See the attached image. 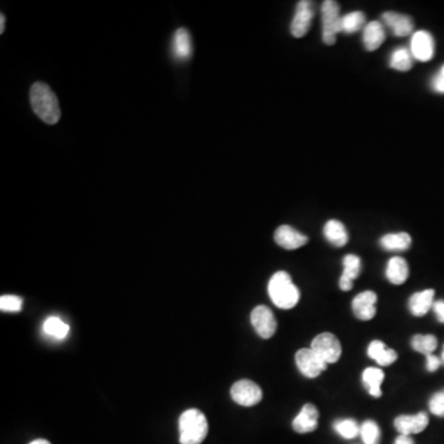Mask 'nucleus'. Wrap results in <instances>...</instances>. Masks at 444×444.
I'll return each mask as SVG.
<instances>
[{"label":"nucleus","instance_id":"7ed1b4c3","mask_svg":"<svg viewBox=\"0 0 444 444\" xmlns=\"http://www.w3.org/2000/svg\"><path fill=\"white\" fill-rule=\"evenodd\" d=\"M209 432L208 419L201 411L187 410L179 419L180 444H201Z\"/></svg>","mask_w":444,"mask_h":444},{"label":"nucleus","instance_id":"6ab92c4d","mask_svg":"<svg viewBox=\"0 0 444 444\" xmlns=\"http://www.w3.org/2000/svg\"><path fill=\"white\" fill-rule=\"evenodd\" d=\"M386 278L391 284L401 285L409 278V266L403 257H393L388 262Z\"/></svg>","mask_w":444,"mask_h":444},{"label":"nucleus","instance_id":"f704fd0d","mask_svg":"<svg viewBox=\"0 0 444 444\" xmlns=\"http://www.w3.org/2000/svg\"><path fill=\"white\" fill-rule=\"evenodd\" d=\"M433 310L436 316L438 318L439 322H443L444 323V302L443 300H439L433 304Z\"/></svg>","mask_w":444,"mask_h":444},{"label":"nucleus","instance_id":"20e7f679","mask_svg":"<svg viewBox=\"0 0 444 444\" xmlns=\"http://www.w3.org/2000/svg\"><path fill=\"white\" fill-rule=\"evenodd\" d=\"M322 14V39L323 42L332 46L336 43L337 35L342 32L341 21L342 16L339 14V6L335 0H326L321 6Z\"/></svg>","mask_w":444,"mask_h":444},{"label":"nucleus","instance_id":"0eeeda50","mask_svg":"<svg viewBox=\"0 0 444 444\" xmlns=\"http://www.w3.org/2000/svg\"><path fill=\"white\" fill-rule=\"evenodd\" d=\"M295 361L300 373L307 378H317L323 370H326L327 363L323 362L311 348L299 349L296 352Z\"/></svg>","mask_w":444,"mask_h":444},{"label":"nucleus","instance_id":"dca6fc26","mask_svg":"<svg viewBox=\"0 0 444 444\" xmlns=\"http://www.w3.org/2000/svg\"><path fill=\"white\" fill-rule=\"evenodd\" d=\"M385 29L382 22L372 21L363 29V43L367 51H375L385 41Z\"/></svg>","mask_w":444,"mask_h":444},{"label":"nucleus","instance_id":"a878e982","mask_svg":"<svg viewBox=\"0 0 444 444\" xmlns=\"http://www.w3.org/2000/svg\"><path fill=\"white\" fill-rule=\"evenodd\" d=\"M43 331L48 336H52L57 339H63L67 337L69 332V326L58 317H48L43 323Z\"/></svg>","mask_w":444,"mask_h":444},{"label":"nucleus","instance_id":"412c9836","mask_svg":"<svg viewBox=\"0 0 444 444\" xmlns=\"http://www.w3.org/2000/svg\"><path fill=\"white\" fill-rule=\"evenodd\" d=\"M323 235L331 245L343 247L347 245L348 232L341 221L330 220L323 227Z\"/></svg>","mask_w":444,"mask_h":444},{"label":"nucleus","instance_id":"cd10ccee","mask_svg":"<svg viewBox=\"0 0 444 444\" xmlns=\"http://www.w3.org/2000/svg\"><path fill=\"white\" fill-rule=\"evenodd\" d=\"M333 427L343 438L353 439L356 438L358 434H361V427L358 426L356 419H339L337 422H335Z\"/></svg>","mask_w":444,"mask_h":444},{"label":"nucleus","instance_id":"58836bf2","mask_svg":"<svg viewBox=\"0 0 444 444\" xmlns=\"http://www.w3.org/2000/svg\"><path fill=\"white\" fill-rule=\"evenodd\" d=\"M30 444H51L46 439H36V440H32Z\"/></svg>","mask_w":444,"mask_h":444},{"label":"nucleus","instance_id":"aec40b11","mask_svg":"<svg viewBox=\"0 0 444 444\" xmlns=\"http://www.w3.org/2000/svg\"><path fill=\"white\" fill-rule=\"evenodd\" d=\"M368 356L374 359L382 367H388L398 359V353L388 349L382 341H373L368 347Z\"/></svg>","mask_w":444,"mask_h":444},{"label":"nucleus","instance_id":"4468645a","mask_svg":"<svg viewBox=\"0 0 444 444\" xmlns=\"http://www.w3.org/2000/svg\"><path fill=\"white\" fill-rule=\"evenodd\" d=\"M384 25L388 26L390 30L393 31V35L398 37L411 35L414 32V21L408 15L393 13V11H386L382 15Z\"/></svg>","mask_w":444,"mask_h":444},{"label":"nucleus","instance_id":"f3484780","mask_svg":"<svg viewBox=\"0 0 444 444\" xmlns=\"http://www.w3.org/2000/svg\"><path fill=\"white\" fill-rule=\"evenodd\" d=\"M433 289H427V290L415 292L414 295L410 297V311L414 316H424L433 307Z\"/></svg>","mask_w":444,"mask_h":444},{"label":"nucleus","instance_id":"393cba45","mask_svg":"<svg viewBox=\"0 0 444 444\" xmlns=\"http://www.w3.org/2000/svg\"><path fill=\"white\" fill-rule=\"evenodd\" d=\"M341 27H342L343 34H347V35L358 32L365 27V15L363 14L362 11L348 13L346 15L342 16Z\"/></svg>","mask_w":444,"mask_h":444},{"label":"nucleus","instance_id":"9b49d317","mask_svg":"<svg viewBox=\"0 0 444 444\" xmlns=\"http://www.w3.org/2000/svg\"><path fill=\"white\" fill-rule=\"evenodd\" d=\"M377 300H378V296L374 291L370 290L363 291L353 299V312L358 320L369 321L375 316Z\"/></svg>","mask_w":444,"mask_h":444},{"label":"nucleus","instance_id":"39448f33","mask_svg":"<svg viewBox=\"0 0 444 444\" xmlns=\"http://www.w3.org/2000/svg\"><path fill=\"white\" fill-rule=\"evenodd\" d=\"M311 349L327 364L338 362L342 354V346L338 338L330 332H323L314 338Z\"/></svg>","mask_w":444,"mask_h":444},{"label":"nucleus","instance_id":"1a4fd4ad","mask_svg":"<svg viewBox=\"0 0 444 444\" xmlns=\"http://www.w3.org/2000/svg\"><path fill=\"white\" fill-rule=\"evenodd\" d=\"M250 322L255 332L264 339L273 337L276 331V320L269 307H257L250 314Z\"/></svg>","mask_w":444,"mask_h":444},{"label":"nucleus","instance_id":"ea45409f","mask_svg":"<svg viewBox=\"0 0 444 444\" xmlns=\"http://www.w3.org/2000/svg\"><path fill=\"white\" fill-rule=\"evenodd\" d=\"M442 364H444V348H443V353H442Z\"/></svg>","mask_w":444,"mask_h":444},{"label":"nucleus","instance_id":"2eb2a0df","mask_svg":"<svg viewBox=\"0 0 444 444\" xmlns=\"http://www.w3.org/2000/svg\"><path fill=\"white\" fill-rule=\"evenodd\" d=\"M318 424V411L312 403H307L292 421V429L297 433L314 432Z\"/></svg>","mask_w":444,"mask_h":444},{"label":"nucleus","instance_id":"72a5a7b5","mask_svg":"<svg viewBox=\"0 0 444 444\" xmlns=\"http://www.w3.org/2000/svg\"><path fill=\"white\" fill-rule=\"evenodd\" d=\"M426 361H427V362H426V367H427V370L431 372V373L436 372V370L442 365V359H439L438 357H436L433 354L426 356Z\"/></svg>","mask_w":444,"mask_h":444},{"label":"nucleus","instance_id":"473e14b6","mask_svg":"<svg viewBox=\"0 0 444 444\" xmlns=\"http://www.w3.org/2000/svg\"><path fill=\"white\" fill-rule=\"evenodd\" d=\"M431 88L438 94H444V65L439 68V71L432 78Z\"/></svg>","mask_w":444,"mask_h":444},{"label":"nucleus","instance_id":"f257e3e1","mask_svg":"<svg viewBox=\"0 0 444 444\" xmlns=\"http://www.w3.org/2000/svg\"><path fill=\"white\" fill-rule=\"evenodd\" d=\"M30 102L34 113L48 125H55L61 118V109L56 94L46 83L37 82L31 87Z\"/></svg>","mask_w":444,"mask_h":444},{"label":"nucleus","instance_id":"f8f14e48","mask_svg":"<svg viewBox=\"0 0 444 444\" xmlns=\"http://www.w3.org/2000/svg\"><path fill=\"white\" fill-rule=\"evenodd\" d=\"M393 426L398 433L403 436L421 433L429 426V416L424 412L414 415H401L393 421Z\"/></svg>","mask_w":444,"mask_h":444},{"label":"nucleus","instance_id":"c85d7f7f","mask_svg":"<svg viewBox=\"0 0 444 444\" xmlns=\"http://www.w3.org/2000/svg\"><path fill=\"white\" fill-rule=\"evenodd\" d=\"M343 267H344V269H343L342 278L353 281L354 279H357L359 273H361L362 261L358 255H347L343 258Z\"/></svg>","mask_w":444,"mask_h":444},{"label":"nucleus","instance_id":"ddd939ff","mask_svg":"<svg viewBox=\"0 0 444 444\" xmlns=\"http://www.w3.org/2000/svg\"><path fill=\"white\" fill-rule=\"evenodd\" d=\"M274 240H276V245H281L285 250H292L307 245L309 238L291 226L281 225V227L276 229Z\"/></svg>","mask_w":444,"mask_h":444},{"label":"nucleus","instance_id":"9d476101","mask_svg":"<svg viewBox=\"0 0 444 444\" xmlns=\"http://www.w3.org/2000/svg\"><path fill=\"white\" fill-rule=\"evenodd\" d=\"M433 36L429 31H416L411 37L410 51L412 53L415 60L419 62H429L434 56Z\"/></svg>","mask_w":444,"mask_h":444},{"label":"nucleus","instance_id":"6e6552de","mask_svg":"<svg viewBox=\"0 0 444 444\" xmlns=\"http://www.w3.org/2000/svg\"><path fill=\"white\" fill-rule=\"evenodd\" d=\"M314 15H315V9H314L312 1H309V0L299 1L296 6L295 15L291 21V35L296 39H300L307 35L310 30Z\"/></svg>","mask_w":444,"mask_h":444},{"label":"nucleus","instance_id":"e433bc0d","mask_svg":"<svg viewBox=\"0 0 444 444\" xmlns=\"http://www.w3.org/2000/svg\"><path fill=\"white\" fill-rule=\"evenodd\" d=\"M393 444H415V442L414 439L411 438L410 436L400 434L398 438L395 439V443Z\"/></svg>","mask_w":444,"mask_h":444},{"label":"nucleus","instance_id":"2f4dec72","mask_svg":"<svg viewBox=\"0 0 444 444\" xmlns=\"http://www.w3.org/2000/svg\"><path fill=\"white\" fill-rule=\"evenodd\" d=\"M429 410L432 414L444 417V390L434 393L429 400Z\"/></svg>","mask_w":444,"mask_h":444},{"label":"nucleus","instance_id":"f03ea898","mask_svg":"<svg viewBox=\"0 0 444 444\" xmlns=\"http://www.w3.org/2000/svg\"><path fill=\"white\" fill-rule=\"evenodd\" d=\"M268 292L274 305L283 310L295 307L300 299V291L286 271H276L268 284Z\"/></svg>","mask_w":444,"mask_h":444},{"label":"nucleus","instance_id":"bb28decb","mask_svg":"<svg viewBox=\"0 0 444 444\" xmlns=\"http://www.w3.org/2000/svg\"><path fill=\"white\" fill-rule=\"evenodd\" d=\"M412 348L416 352L422 353L424 356H429L436 351L438 341L432 335H416L411 341Z\"/></svg>","mask_w":444,"mask_h":444},{"label":"nucleus","instance_id":"423d86ee","mask_svg":"<svg viewBox=\"0 0 444 444\" xmlns=\"http://www.w3.org/2000/svg\"><path fill=\"white\" fill-rule=\"evenodd\" d=\"M231 398L241 406H255L262 401L263 391L257 384L243 379L234 384L231 388Z\"/></svg>","mask_w":444,"mask_h":444},{"label":"nucleus","instance_id":"b1692460","mask_svg":"<svg viewBox=\"0 0 444 444\" xmlns=\"http://www.w3.org/2000/svg\"><path fill=\"white\" fill-rule=\"evenodd\" d=\"M363 384L367 388L368 393L374 398L382 396L380 385L383 383L384 372L379 368H367L362 375Z\"/></svg>","mask_w":444,"mask_h":444},{"label":"nucleus","instance_id":"4be33fe9","mask_svg":"<svg viewBox=\"0 0 444 444\" xmlns=\"http://www.w3.org/2000/svg\"><path fill=\"white\" fill-rule=\"evenodd\" d=\"M412 243L411 236L406 232H398V234H388L383 236L380 240V245L385 250L390 252H403L409 250Z\"/></svg>","mask_w":444,"mask_h":444},{"label":"nucleus","instance_id":"c756f323","mask_svg":"<svg viewBox=\"0 0 444 444\" xmlns=\"http://www.w3.org/2000/svg\"><path fill=\"white\" fill-rule=\"evenodd\" d=\"M361 436H362L364 444H379L380 443V429L378 424L372 419H368L361 426Z\"/></svg>","mask_w":444,"mask_h":444},{"label":"nucleus","instance_id":"a211bd4d","mask_svg":"<svg viewBox=\"0 0 444 444\" xmlns=\"http://www.w3.org/2000/svg\"><path fill=\"white\" fill-rule=\"evenodd\" d=\"M172 51H173V56L180 61L188 60L191 56L193 45H191V37L187 29L182 27L175 31L173 42H172Z\"/></svg>","mask_w":444,"mask_h":444},{"label":"nucleus","instance_id":"5701e85b","mask_svg":"<svg viewBox=\"0 0 444 444\" xmlns=\"http://www.w3.org/2000/svg\"><path fill=\"white\" fill-rule=\"evenodd\" d=\"M414 56L406 47H398L393 50L389 58V66L395 71L409 72L414 67Z\"/></svg>","mask_w":444,"mask_h":444},{"label":"nucleus","instance_id":"c9c22d12","mask_svg":"<svg viewBox=\"0 0 444 444\" xmlns=\"http://www.w3.org/2000/svg\"><path fill=\"white\" fill-rule=\"evenodd\" d=\"M339 288H341V290L343 291H349L353 289V281H348V279H344L341 276V279H339Z\"/></svg>","mask_w":444,"mask_h":444},{"label":"nucleus","instance_id":"4c0bfd02","mask_svg":"<svg viewBox=\"0 0 444 444\" xmlns=\"http://www.w3.org/2000/svg\"><path fill=\"white\" fill-rule=\"evenodd\" d=\"M6 30V15L1 14L0 16V34H3Z\"/></svg>","mask_w":444,"mask_h":444},{"label":"nucleus","instance_id":"7c9ffc66","mask_svg":"<svg viewBox=\"0 0 444 444\" xmlns=\"http://www.w3.org/2000/svg\"><path fill=\"white\" fill-rule=\"evenodd\" d=\"M0 309L1 311H21L22 299L16 295H3L0 297Z\"/></svg>","mask_w":444,"mask_h":444}]
</instances>
